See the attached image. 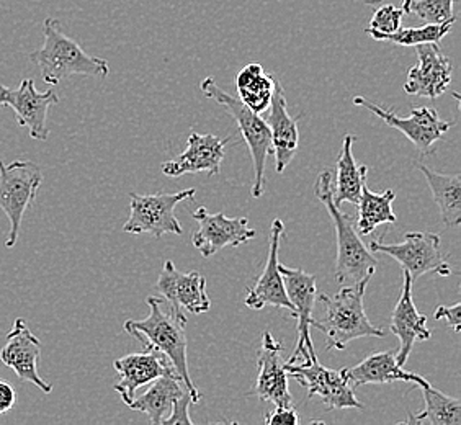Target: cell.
Segmentation results:
<instances>
[{"instance_id": "6da1fadb", "label": "cell", "mask_w": 461, "mask_h": 425, "mask_svg": "<svg viewBox=\"0 0 461 425\" xmlns=\"http://www.w3.org/2000/svg\"><path fill=\"white\" fill-rule=\"evenodd\" d=\"M146 303L149 306V316L142 321L128 319L124 322V330L136 337L144 348H152L164 355L185 384L194 404H198L202 394L190 378L186 364L185 314L176 312L172 308L164 310V303L158 296H149Z\"/></svg>"}, {"instance_id": "7a4b0ae2", "label": "cell", "mask_w": 461, "mask_h": 425, "mask_svg": "<svg viewBox=\"0 0 461 425\" xmlns=\"http://www.w3.org/2000/svg\"><path fill=\"white\" fill-rule=\"evenodd\" d=\"M332 182H334V172L322 170L314 185V195L326 206L336 228V238H338V258H336V272H334L336 280L340 285L348 284V282L357 284L366 276H373L378 267V260L360 238L355 226V218L347 212H340V208L334 202Z\"/></svg>"}, {"instance_id": "3957f363", "label": "cell", "mask_w": 461, "mask_h": 425, "mask_svg": "<svg viewBox=\"0 0 461 425\" xmlns=\"http://www.w3.org/2000/svg\"><path fill=\"white\" fill-rule=\"evenodd\" d=\"M45 43L30 54L41 71V77L48 86H58L71 76L107 77L110 66L105 59L86 53L79 43L62 32L61 22L46 18L43 23Z\"/></svg>"}, {"instance_id": "277c9868", "label": "cell", "mask_w": 461, "mask_h": 425, "mask_svg": "<svg viewBox=\"0 0 461 425\" xmlns=\"http://www.w3.org/2000/svg\"><path fill=\"white\" fill-rule=\"evenodd\" d=\"M372 276L344 286L340 292L329 296L320 294V302L324 304L326 316L320 322V330L326 336V350H346L347 346L362 337L386 336L383 329L373 326L365 314L364 298L366 286Z\"/></svg>"}, {"instance_id": "5b68a950", "label": "cell", "mask_w": 461, "mask_h": 425, "mask_svg": "<svg viewBox=\"0 0 461 425\" xmlns=\"http://www.w3.org/2000/svg\"><path fill=\"white\" fill-rule=\"evenodd\" d=\"M200 89L206 98H212L218 105L224 106L236 123L240 126L242 140L248 144L252 167H254V180L250 195L260 198L266 186V162L268 154L272 152V138L266 120L254 113L250 108L244 105L240 98L232 97L216 84L213 77H206L200 84Z\"/></svg>"}, {"instance_id": "8992f818", "label": "cell", "mask_w": 461, "mask_h": 425, "mask_svg": "<svg viewBox=\"0 0 461 425\" xmlns=\"http://www.w3.org/2000/svg\"><path fill=\"white\" fill-rule=\"evenodd\" d=\"M43 184V172L32 160H0V210L9 218V236L5 248H15L23 216L35 204Z\"/></svg>"}, {"instance_id": "52a82bcc", "label": "cell", "mask_w": 461, "mask_h": 425, "mask_svg": "<svg viewBox=\"0 0 461 425\" xmlns=\"http://www.w3.org/2000/svg\"><path fill=\"white\" fill-rule=\"evenodd\" d=\"M368 249L373 254H386L400 262L402 270H408L412 282L426 274L440 276L453 274L452 266L440 250V238L435 232H406L404 242L398 244H384L382 240H375L370 242Z\"/></svg>"}, {"instance_id": "ba28073f", "label": "cell", "mask_w": 461, "mask_h": 425, "mask_svg": "<svg viewBox=\"0 0 461 425\" xmlns=\"http://www.w3.org/2000/svg\"><path fill=\"white\" fill-rule=\"evenodd\" d=\"M195 188H186L177 194H154V195H130V218L124 222V232L151 234L160 240L164 234H182V224L176 216L178 203L192 200Z\"/></svg>"}, {"instance_id": "9c48e42d", "label": "cell", "mask_w": 461, "mask_h": 425, "mask_svg": "<svg viewBox=\"0 0 461 425\" xmlns=\"http://www.w3.org/2000/svg\"><path fill=\"white\" fill-rule=\"evenodd\" d=\"M280 274L284 276L286 296L294 308V318L298 321V342L293 352L292 358L286 364L293 365L302 362L308 364L311 355L316 354L314 344L311 339L310 328L320 329V321L312 319V310L318 302V276L308 274L302 268H290L280 264Z\"/></svg>"}, {"instance_id": "30bf717a", "label": "cell", "mask_w": 461, "mask_h": 425, "mask_svg": "<svg viewBox=\"0 0 461 425\" xmlns=\"http://www.w3.org/2000/svg\"><path fill=\"white\" fill-rule=\"evenodd\" d=\"M284 368L288 378H294L303 388L308 390V399L318 396L329 411L365 409L364 404L355 396L346 370H329L320 364L318 354L311 355L308 364H285Z\"/></svg>"}, {"instance_id": "8fae6325", "label": "cell", "mask_w": 461, "mask_h": 425, "mask_svg": "<svg viewBox=\"0 0 461 425\" xmlns=\"http://www.w3.org/2000/svg\"><path fill=\"white\" fill-rule=\"evenodd\" d=\"M354 104L370 110L373 115L378 116L384 124L404 134L422 156L432 154L435 142L444 140L445 133L450 131L455 124L453 122H444L437 113V110L430 106H414L411 115L402 118L396 115L393 110L375 105L364 97H355Z\"/></svg>"}, {"instance_id": "7c38bea8", "label": "cell", "mask_w": 461, "mask_h": 425, "mask_svg": "<svg viewBox=\"0 0 461 425\" xmlns=\"http://www.w3.org/2000/svg\"><path fill=\"white\" fill-rule=\"evenodd\" d=\"M192 216L198 222L192 242L204 258H213L224 248H240L258 236L248 218H228L224 212H210L204 206Z\"/></svg>"}, {"instance_id": "4fadbf2b", "label": "cell", "mask_w": 461, "mask_h": 425, "mask_svg": "<svg viewBox=\"0 0 461 425\" xmlns=\"http://www.w3.org/2000/svg\"><path fill=\"white\" fill-rule=\"evenodd\" d=\"M59 102V95L48 90L38 92L35 82L23 79L18 89L0 86V106H10L15 112V120L20 128H27L33 140L46 141L50 136L48 112Z\"/></svg>"}, {"instance_id": "5bb4252c", "label": "cell", "mask_w": 461, "mask_h": 425, "mask_svg": "<svg viewBox=\"0 0 461 425\" xmlns=\"http://www.w3.org/2000/svg\"><path fill=\"white\" fill-rule=\"evenodd\" d=\"M41 358V340L30 330L25 319L18 318L7 336V342L0 352V360L14 370L22 381H28L38 390L50 394L53 386L38 375V362Z\"/></svg>"}, {"instance_id": "9a60e30c", "label": "cell", "mask_w": 461, "mask_h": 425, "mask_svg": "<svg viewBox=\"0 0 461 425\" xmlns=\"http://www.w3.org/2000/svg\"><path fill=\"white\" fill-rule=\"evenodd\" d=\"M416 51L417 64L408 71L404 92L432 100L444 95L452 82V61L438 45H419Z\"/></svg>"}, {"instance_id": "2e32d148", "label": "cell", "mask_w": 461, "mask_h": 425, "mask_svg": "<svg viewBox=\"0 0 461 425\" xmlns=\"http://www.w3.org/2000/svg\"><path fill=\"white\" fill-rule=\"evenodd\" d=\"M230 138L222 140L214 134L192 133L188 136L185 151L177 159L162 164V174L177 178L185 174L206 172L210 177H216L221 172L222 159Z\"/></svg>"}, {"instance_id": "e0dca14e", "label": "cell", "mask_w": 461, "mask_h": 425, "mask_svg": "<svg viewBox=\"0 0 461 425\" xmlns=\"http://www.w3.org/2000/svg\"><path fill=\"white\" fill-rule=\"evenodd\" d=\"M284 222L274 220L270 228V238H268V258H267L266 268L258 276V282L249 288L246 296V306L250 310H264L266 306H276L290 311L294 316V308L292 302L286 296L285 290L284 276L280 274V260H278V250H280V240L284 236Z\"/></svg>"}, {"instance_id": "ac0fdd59", "label": "cell", "mask_w": 461, "mask_h": 425, "mask_svg": "<svg viewBox=\"0 0 461 425\" xmlns=\"http://www.w3.org/2000/svg\"><path fill=\"white\" fill-rule=\"evenodd\" d=\"M284 350V344L278 342L272 332L266 330L258 354V380L250 394L276 406H293L292 393L288 390V375L282 365Z\"/></svg>"}, {"instance_id": "d6986e66", "label": "cell", "mask_w": 461, "mask_h": 425, "mask_svg": "<svg viewBox=\"0 0 461 425\" xmlns=\"http://www.w3.org/2000/svg\"><path fill=\"white\" fill-rule=\"evenodd\" d=\"M156 290L169 302L176 312L188 311L202 314L212 308V300L206 293V280L198 272L180 274L172 260H166L156 285Z\"/></svg>"}, {"instance_id": "ffe728a7", "label": "cell", "mask_w": 461, "mask_h": 425, "mask_svg": "<svg viewBox=\"0 0 461 425\" xmlns=\"http://www.w3.org/2000/svg\"><path fill=\"white\" fill-rule=\"evenodd\" d=\"M113 366L120 378L113 388L126 406L144 384H151L162 375H177L169 360L152 348H144L142 354L124 355L113 362Z\"/></svg>"}, {"instance_id": "44dd1931", "label": "cell", "mask_w": 461, "mask_h": 425, "mask_svg": "<svg viewBox=\"0 0 461 425\" xmlns=\"http://www.w3.org/2000/svg\"><path fill=\"white\" fill-rule=\"evenodd\" d=\"M412 278L402 270V290L391 316V332L400 339V350L394 354L396 364L404 366L416 342H426L432 334L427 328V318L417 311L412 300Z\"/></svg>"}, {"instance_id": "7402d4cb", "label": "cell", "mask_w": 461, "mask_h": 425, "mask_svg": "<svg viewBox=\"0 0 461 425\" xmlns=\"http://www.w3.org/2000/svg\"><path fill=\"white\" fill-rule=\"evenodd\" d=\"M266 123L272 138V152L276 156V172L284 174L285 168L292 164V160L298 152L300 131H298L296 120L288 113V104L280 82H276V92L268 106Z\"/></svg>"}, {"instance_id": "603a6c76", "label": "cell", "mask_w": 461, "mask_h": 425, "mask_svg": "<svg viewBox=\"0 0 461 425\" xmlns=\"http://www.w3.org/2000/svg\"><path fill=\"white\" fill-rule=\"evenodd\" d=\"M414 388L424 393V409L420 412L409 414L402 424L409 425H460V399L447 396L442 391L434 388L429 381L417 375L412 381Z\"/></svg>"}, {"instance_id": "cb8c5ba5", "label": "cell", "mask_w": 461, "mask_h": 425, "mask_svg": "<svg viewBox=\"0 0 461 425\" xmlns=\"http://www.w3.org/2000/svg\"><path fill=\"white\" fill-rule=\"evenodd\" d=\"M354 141L355 138L352 134L344 136L342 149L336 162L332 194L338 206H340V203H352L357 206L362 195V186L366 182L368 167L357 164L354 151H352Z\"/></svg>"}, {"instance_id": "d4e9b609", "label": "cell", "mask_w": 461, "mask_h": 425, "mask_svg": "<svg viewBox=\"0 0 461 425\" xmlns=\"http://www.w3.org/2000/svg\"><path fill=\"white\" fill-rule=\"evenodd\" d=\"M184 393L188 391L177 375H162L158 380L152 381L149 390L140 398H134L128 408L146 414L151 424L159 425L169 416L174 402Z\"/></svg>"}, {"instance_id": "484cf974", "label": "cell", "mask_w": 461, "mask_h": 425, "mask_svg": "<svg viewBox=\"0 0 461 425\" xmlns=\"http://www.w3.org/2000/svg\"><path fill=\"white\" fill-rule=\"evenodd\" d=\"M352 386L366 384H391L396 381L412 383L416 373L406 372L404 366L396 364L393 352H378L366 357L364 362L352 368H344Z\"/></svg>"}, {"instance_id": "4316f807", "label": "cell", "mask_w": 461, "mask_h": 425, "mask_svg": "<svg viewBox=\"0 0 461 425\" xmlns=\"http://www.w3.org/2000/svg\"><path fill=\"white\" fill-rule=\"evenodd\" d=\"M417 168L426 177L432 192L435 203L440 210V216L447 228H458L461 222V176L460 174H440L424 164H417Z\"/></svg>"}, {"instance_id": "83f0119b", "label": "cell", "mask_w": 461, "mask_h": 425, "mask_svg": "<svg viewBox=\"0 0 461 425\" xmlns=\"http://www.w3.org/2000/svg\"><path fill=\"white\" fill-rule=\"evenodd\" d=\"M276 82L278 80L274 76L267 74L260 64H249L236 76V87L240 102L254 113H264L270 106Z\"/></svg>"}, {"instance_id": "f1b7e54d", "label": "cell", "mask_w": 461, "mask_h": 425, "mask_svg": "<svg viewBox=\"0 0 461 425\" xmlns=\"http://www.w3.org/2000/svg\"><path fill=\"white\" fill-rule=\"evenodd\" d=\"M396 194L393 190H384L383 194L372 192L366 182L362 186V195L358 200V220L355 226L360 236H370L373 231L382 224H394L398 222L396 212H393V202Z\"/></svg>"}, {"instance_id": "f546056e", "label": "cell", "mask_w": 461, "mask_h": 425, "mask_svg": "<svg viewBox=\"0 0 461 425\" xmlns=\"http://www.w3.org/2000/svg\"><path fill=\"white\" fill-rule=\"evenodd\" d=\"M455 22H447V23H426L422 27L402 28L398 32L390 33V35H380L376 41H390L400 46H416L419 45H438L445 36L452 32Z\"/></svg>"}, {"instance_id": "4dcf8cb0", "label": "cell", "mask_w": 461, "mask_h": 425, "mask_svg": "<svg viewBox=\"0 0 461 425\" xmlns=\"http://www.w3.org/2000/svg\"><path fill=\"white\" fill-rule=\"evenodd\" d=\"M453 2L455 0H412L409 4L408 14H416L417 17L424 20V23L440 25L455 22Z\"/></svg>"}, {"instance_id": "1f68e13d", "label": "cell", "mask_w": 461, "mask_h": 425, "mask_svg": "<svg viewBox=\"0 0 461 425\" xmlns=\"http://www.w3.org/2000/svg\"><path fill=\"white\" fill-rule=\"evenodd\" d=\"M404 15H406V12L402 10V7H394V5L378 7L370 20V27L366 28V35L376 40L380 35H390V33L398 32Z\"/></svg>"}, {"instance_id": "d6a6232c", "label": "cell", "mask_w": 461, "mask_h": 425, "mask_svg": "<svg viewBox=\"0 0 461 425\" xmlns=\"http://www.w3.org/2000/svg\"><path fill=\"white\" fill-rule=\"evenodd\" d=\"M190 404H194V401L190 398L188 393H184L180 398L174 402L169 416L166 417L160 424L162 425H194V420L188 416V408Z\"/></svg>"}, {"instance_id": "836d02e7", "label": "cell", "mask_w": 461, "mask_h": 425, "mask_svg": "<svg viewBox=\"0 0 461 425\" xmlns=\"http://www.w3.org/2000/svg\"><path fill=\"white\" fill-rule=\"evenodd\" d=\"M268 425H296L300 424V417L293 406H276L272 412L266 416Z\"/></svg>"}, {"instance_id": "e575fe53", "label": "cell", "mask_w": 461, "mask_h": 425, "mask_svg": "<svg viewBox=\"0 0 461 425\" xmlns=\"http://www.w3.org/2000/svg\"><path fill=\"white\" fill-rule=\"evenodd\" d=\"M461 303H455L453 306H438L434 312L435 321H445L455 334H460L461 330Z\"/></svg>"}, {"instance_id": "d590c367", "label": "cell", "mask_w": 461, "mask_h": 425, "mask_svg": "<svg viewBox=\"0 0 461 425\" xmlns=\"http://www.w3.org/2000/svg\"><path fill=\"white\" fill-rule=\"evenodd\" d=\"M17 402V393L7 381L0 380V414L9 412Z\"/></svg>"}, {"instance_id": "8d00e7d4", "label": "cell", "mask_w": 461, "mask_h": 425, "mask_svg": "<svg viewBox=\"0 0 461 425\" xmlns=\"http://www.w3.org/2000/svg\"><path fill=\"white\" fill-rule=\"evenodd\" d=\"M380 2H383V0H366L368 5H375V4H380ZM411 2H412V0H404V2H402V10H404L406 14H408L409 4H411Z\"/></svg>"}]
</instances>
